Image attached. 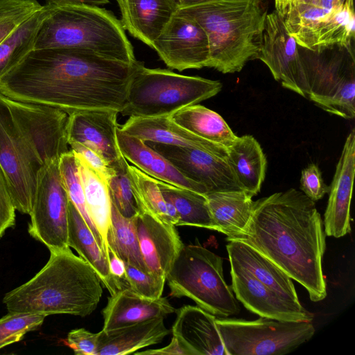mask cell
Masks as SVG:
<instances>
[{"label":"cell","instance_id":"obj_2","mask_svg":"<svg viewBox=\"0 0 355 355\" xmlns=\"http://www.w3.org/2000/svg\"><path fill=\"white\" fill-rule=\"evenodd\" d=\"M226 240L241 241L260 252L302 284L311 301L326 297L323 220L315 202L303 192L290 189L257 200L245 229Z\"/></svg>","mask_w":355,"mask_h":355},{"label":"cell","instance_id":"obj_4","mask_svg":"<svg viewBox=\"0 0 355 355\" xmlns=\"http://www.w3.org/2000/svg\"><path fill=\"white\" fill-rule=\"evenodd\" d=\"M103 294L94 269L69 249L50 252L45 266L29 281L7 293L8 312L69 314L85 317L94 312Z\"/></svg>","mask_w":355,"mask_h":355},{"label":"cell","instance_id":"obj_31","mask_svg":"<svg viewBox=\"0 0 355 355\" xmlns=\"http://www.w3.org/2000/svg\"><path fill=\"white\" fill-rule=\"evenodd\" d=\"M169 117L195 135L226 148L237 137L220 115L199 104L183 107Z\"/></svg>","mask_w":355,"mask_h":355},{"label":"cell","instance_id":"obj_33","mask_svg":"<svg viewBox=\"0 0 355 355\" xmlns=\"http://www.w3.org/2000/svg\"><path fill=\"white\" fill-rule=\"evenodd\" d=\"M156 180L164 198L168 199L179 214L177 226H193L216 230L205 194Z\"/></svg>","mask_w":355,"mask_h":355},{"label":"cell","instance_id":"obj_3","mask_svg":"<svg viewBox=\"0 0 355 355\" xmlns=\"http://www.w3.org/2000/svg\"><path fill=\"white\" fill-rule=\"evenodd\" d=\"M68 119L63 110L0 92V166L19 212H31L40 168L70 150Z\"/></svg>","mask_w":355,"mask_h":355},{"label":"cell","instance_id":"obj_24","mask_svg":"<svg viewBox=\"0 0 355 355\" xmlns=\"http://www.w3.org/2000/svg\"><path fill=\"white\" fill-rule=\"evenodd\" d=\"M121 23L133 37L153 44L177 10L173 0H116Z\"/></svg>","mask_w":355,"mask_h":355},{"label":"cell","instance_id":"obj_15","mask_svg":"<svg viewBox=\"0 0 355 355\" xmlns=\"http://www.w3.org/2000/svg\"><path fill=\"white\" fill-rule=\"evenodd\" d=\"M146 143L168 159L185 177L203 186L207 193L242 190L227 157L196 148L150 141Z\"/></svg>","mask_w":355,"mask_h":355},{"label":"cell","instance_id":"obj_36","mask_svg":"<svg viewBox=\"0 0 355 355\" xmlns=\"http://www.w3.org/2000/svg\"><path fill=\"white\" fill-rule=\"evenodd\" d=\"M59 169L69 200L73 204L89 226L99 247L103 251V243L101 236L92 221L87 209L76 157L71 149L68 153L60 157L59 160Z\"/></svg>","mask_w":355,"mask_h":355},{"label":"cell","instance_id":"obj_48","mask_svg":"<svg viewBox=\"0 0 355 355\" xmlns=\"http://www.w3.org/2000/svg\"><path fill=\"white\" fill-rule=\"evenodd\" d=\"M46 3L62 4H85L93 6H99L107 4L109 0H46Z\"/></svg>","mask_w":355,"mask_h":355},{"label":"cell","instance_id":"obj_42","mask_svg":"<svg viewBox=\"0 0 355 355\" xmlns=\"http://www.w3.org/2000/svg\"><path fill=\"white\" fill-rule=\"evenodd\" d=\"M98 333H92L84 328L70 331L64 343L76 355H96Z\"/></svg>","mask_w":355,"mask_h":355},{"label":"cell","instance_id":"obj_5","mask_svg":"<svg viewBox=\"0 0 355 355\" xmlns=\"http://www.w3.org/2000/svg\"><path fill=\"white\" fill-rule=\"evenodd\" d=\"M175 13L193 19L205 31L208 67L232 73L256 59L268 14L263 0H216Z\"/></svg>","mask_w":355,"mask_h":355},{"label":"cell","instance_id":"obj_38","mask_svg":"<svg viewBox=\"0 0 355 355\" xmlns=\"http://www.w3.org/2000/svg\"><path fill=\"white\" fill-rule=\"evenodd\" d=\"M42 7L36 0H0V44Z\"/></svg>","mask_w":355,"mask_h":355},{"label":"cell","instance_id":"obj_10","mask_svg":"<svg viewBox=\"0 0 355 355\" xmlns=\"http://www.w3.org/2000/svg\"><path fill=\"white\" fill-rule=\"evenodd\" d=\"M226 355H282L309 340L312 321H287L261 317L255 320L216 319Z\"/></svg>","mask_w":355,"mask_h":355},{"label":"cell","instance_id":"obj_50","mask_svg":"<svg viewBox=\"0 0 355 355\" xmlns=\"http://www.w3.org/2000/svg\"><path fill=\"white\" fill-rule=\"evenodd\" d=\"M320 0H313V3L315 5H318Z\"/></svg>","mask_w":355,"mask_h":355},{"label":"cell","instance_id":"obj_19","mask_svg":"<svg viewBox=\"0 0 355 355\" xmlns=\"http://www.w3.org/2000/svg\"><path fill=\"white\" fill-rule=\"evenodd\" d=\"M355 173V130L348 135L329 186L324 214L326 236L340 238L351 232L350 205Z\"/></svg>","mask_w":355,"mask_h":355},{"label":"cell","instance_id":"obj_20","mask_svg":"<svg viewBox=\"0 0 355 355\" xmlns=\"http://www.w3.org/2000/svg\"><path fill=\"white\" fill-rule=\"evenodd\" d=\"M175 313L173 336L193 355H226L214 315L191 305L182 306Z\"/></svg>","mask_w":355,"mask_h":355},{"label":"cell","instance_id":"obj_47","mask_svg":"<svg viewBox=\"0 0 355 355\" xmlns=\"http://www.w3.org/2000/svg\"><path fill=\"white\" fill-rule=\"evenodd\" d=\"M309 3H313V0H275V8L282 17L289 9L301 4Z\"/></svg>","mask_w":355,"mask_h":355},{"label":"cell","instance_id":"obj_7","mask_svg":"<svg viewBox=\"0 0 355 355\" xmlns=\"http://www.w3.org/2000/svg\"><path fill=\"white\" fill-rule=\"evenodd\" d=\"M222 84L162 69H149L139 63L130 82L123 116H168L178 110L209 98Z\"/></svg>","mask_w":355,"mask_h":355},{"label":"cell","instance_id":"obj_30","mask_svg":"<svg viewBox=\"0 0 355 355\" xmlns=\"http://www.w3.org/2000/svg\"><path fill=\"white\" fill-rule=\"evenodd\" d=\"M74 155L77 160L87 209L101 236L103 252L109 262L107 234L111 223L112 201L107 183L80 157Z\"/></svg>","mask_w":355,"mask_h":355},{"label":"cell","instance_id":"obj_1","mask_svg":"<svg viewBox=\"0 0 355 355\" xmlns=\"http://www.w3.org/2000/svg\"><path fill=\"white\" fill-rule=\"evenodd\" d=\"M140 62L128 63L80 49H33L0 79V92L70 114L120 113Z\"/></svg>","mask_w":355,"mask_h":355},{"label":"cell","instance_id":"obj_43","mask_svg":"<svg viewBox=\"0 0 355 355\" xmlns=\"http://www.w3.org/2000/svg\"><path fill=\"white\" fill-rule=\"evenodd\" d=\"M15 211L6 177L0 166V239L15 225Z\"/></svg>","mask_w":355,"mask_h":355},{"label":"cell","instance_id":"obj_40","mask_svg":"<svg viewBox=\"0 0 355 355\" xmlns=\"http://www.w3.org/2000/svg\"><path fill=\"white\" fill-rule=\"evenodd\" d=\"M125 266V281L134 292L153 300L162 297L166 279L144 272L128 263Z\"/></svg>","mask_w":355,"mask_h":355},{"label":"cell","instance_id":"obj_27","mask_svg":"<svg viewBox=\"0 0 355 355\" xmlns=\"http://www.w3.org/2000/svg\"><path fill=\"white\" fill-rule=\"evenodd\" d=\"M68 245L73 248L95 271L110 295L125 288L111 275L109 262L83 218L69 200Z\"/></svg>","mask_w":355,"mask_h":355},{"label":"cell","instance_id":"obj_13","mask_svg":"<svg viewBox=\"0 0 355 355\" xmlns=\"http://www.w3.org/2000/svg\"><path fill=\"white\" fill-rule=\"evenodd\" d=\"M256 59L268 67L274 78L284 87L306 98L300 49L275 10L267 14Z\"/></svg>","mask_w":355,"mask_h":355},{"label":"cell","instance_id":"obj_23","mask_svg":"<svg viewBox=\"0 0 355 355\" xmlns=\"http://www.w3.org/2000/svg\"><path fill=\"white\" fill-rule=\"evenodd\" d=\"M119 150L127 161L148 175L171 184L188 189L202 194L206 189L182 175L168 159L141 139L116 130Z\"/></svg>","mask_w":355,"mask_h":355},{"label":"cell","instance_id":"obj_29","mask_svg":"<svg viewBox=\"0 0 355 355\" xmlns=\"http://www.w3.org/2000/svg\"><path fill=\"white\" fill-rule=\"evenodd\" d=\"M218 231L232 238L249 223L254 207L252 196L242 190L210 192L205 194Z\"/></svg>","mask_w":355,"mask_h":355},{"label":"cell","instance_id":"obj_34","mask_svg":"<svg viewBox=\"0 0 355 355\" xmlns=\"http://www.w3.org/2000/svg\"><path fill=\"white\" fill-rule=\"evenodd\" d=\"M111 223L107 231L109 250L124 262L148 272L143 259L136 232L135 216H123L112 203Z\"/></svg>","mask_w":355,"mask_h":355},{"label":"cell","instance_id":"obj_16","mask_svg":"<svg viewBox=\"0 0 355 355\" xmlns=\"http://www.w3.org/2000/svg\"><path fill=\"white\" fill-rule=\"evenodd\" d=\"M118 112L87 110L69 114L67 140L81 144L98 153L115 169L127 166L116 139Z\"/></svg>","mask_w":355,"mask_h":355},{"label":"cell","instance_id":"obj_21","mask_svg":"<svg viewBox=\"0 0 355 355\" xmlns=\"http://www.w3.org/2000/svg\"><path fill=\"white\" fill-rule=\"evenodd\" d=\"M175 311L166 297L146 298L125 287L108 298L102 311V330L109 331L155 318H165Z\"/></svg>","mask_w":355,"mask_h":355},{"label":"cell","instance_id":"obj_22","mask_svg":"<svg viewBox=\"0 0 355 355\" xmlns=\"http://www.w3.org/2000/svg\"><path fill=\"white\" fill-rule=\"evenodd\" d=\"M125 133L147 142L199 148L223 157H227L225 147L209 141L174 123L168 116H130L119 127Z\"/></svg>","mask_w":355,"mask_h":355},{"label":"cell","instance_id":"obj_49","mask_svg":"<svg viewBox=\"0 0 355 355\" xmlns=\"http://www.w3.org/2000/svg\"><path fill=\"white\" fill-rule=\"evenodd\" d=\"M177 10L184 9L189 7L199 6L216 0H173Z\"/></svg>","mask_w":355,"mask_h":355},{"label":"cell","instance_id":"obj_37","mask_svg":"<svg viewBox=\"0 0 355 355\" xmlns=\"http://www.w3.org/2000/svg\"><path fill=\"white\" fill-rule=\"evenodd\" d=\"M46 315L27 312H8L0 318V349L21 340L42 324Z\"/></svg>","mask_w":355,"mask_h":355},{"label":"cell","instance_id":"obj_46","mask_svg":"<svg viewBox=\"0 0 355 355\" xmlns=\"http://www.w3.org/2000/svg\"><path fill=\"white\" fill-rule=\"evenodd\" d=\"M109 268L111 275L116 281L120 282L125 287H128L126 284H127L125 281V263L121 258H119L114 252L110 250H109Z\"/></svg>","mask_w":355,"mask_h":355},{"label":"cell","instance_id":"obj_32","mask_svg":"<svg viewBox=\"0 0 355 355\" xmlns=\"http://www.w3.org/2000/svg\"><path fill=\"white\" fill-rule=\"evenodd\" d=\"M58 5L42 6L0 44V79L34 49L42 24Z\"/></svg>","mask_w":355,"mask_h":355},{"label":"cell","instance_id":"obj_39","mask_svg":"<svg viewBox=\"0 0 355 355\" xmlns=\"http://www.w3.org/2000/svg\"><path fill=\"white\" fill-rule=\"evenodd\" d=\"M128 166L115 168V173L107 180L112 203L125 217L131 218L139 212L128 178Z\"/></svg>","mask_w":355,"mask_h":355},{"label":"cell","instance_id":"obj_18","mask_svg":"<svg viewBox=\"0 0 355 355\" xmlns=\"http://www.w3.org/2000/svg\"><path fill=\"white\" fill-rule=\"evenodd\" d=\"M135 223L141 253L148 272L166 279L184 245L175 226L139 211L135 217Z\"/></svg>","mask_w":355,"mask_h":355},{"label":"cell","instance_id":"obj_44","mask_svg":"<svg viewBox=\"0 0 355 355\" xmlns=\"http://www.w3.org/2000/svg\"><path fill=\"white\" fill-rule=\"evenodd\" d=\"M69 146L74 154L80 157L107 183V180L114 174L115 170L98 153L79 143L70 142Z\"/></svg>","mask_w":355,"mask_h":355},{"label":"cell","instance_id":"obj_35","mask_svg":"<svg viewBox=\"0 0 355 355\" xmlns=\"http://www.w3.org/2000/svg\"><path fill=\"white\" fill-rule=\"evenodd\" d=\"M127 172L139 211L170 223L166 200L156 180L135 166L128 164Z\"/></svg>","mask_w":355,"mask_h":355},{"label":"cell","instance_id":"obj_28","mask_svg":"<svg viewBox=\"0 0 355 355\" xmlns=\"http://www.w3.org/2000/svg\"><path fill=\"white\" fill-rule=\"evenodd\" d=\"M227 161L241 189L256 196L264 180L267 161L263 150L252 135L236 138L227 148Z\"/></svg>","mask_w":355,"mask_h":355},{"label":"cell","instance_id":"obj_12","mask_svg":"<svg viewBox=\"0 0 355 355\" xmlns=\"http://www.w3.org/2000/svg\"><path fill=\"white\" fill-rule=\"evenodd\" d=\"M59 160L47 162L37 174L28 233L50 252L69 249L68 214L69 198L62 182Z\"/></svg>","mask_w":355,"mask_h":355},{"label":"cell","instance_id":"obj_45","mask_svg":"<svg viewBox=\"0 0 355 355\" xmlns=\"http://www.w3.org/2000/svg\"><path fill=\"white\" fill-rule=\"evenodd\" d=\"M134 354L139 355H193L192 353L186 348L180 340L173 336L171 343L166 347L155 349H148L143 352H135Z\"/></svg>","mask_w":355,"mask_h":355},{"label":"cell","instance_id":"obj_6","mask_svg":"<svg viewBox=\"0 0 355 355\" xmlns=\"http://www.w3.org/2000/svg\"><path fill=\"white\" fill-rule=\"evenodd\" d=\"M80 49L135 63L133 47L112 12L85 4L58 5L42 24L34 49Z\"/></svg>","mask_w":355,"mask_h":355},{"label":"cell","instance_id":"obj_8","mask_svg":"<svg viewBox=\"0 0 355 355\" xmlns=\"http://www.w3.org/2000/svg\"><path fill=\"white\" fill-rule=\"evenodd\" d=\"M166 281L171 297L190 298L215 317L225 318L240 311L225 281L223 259L198 243L183 246Z\"/></svg>","mask_w":355,"mask_h":355},{"label":"cell","instance_id":"obj_26","mask_svg":"<svg viewBox=\"0 0 355 355\" xmlns=\"http://www.w3.org/2000/svg\"><path fill=\"white\" fill-rule=\"evenodd\" d=\"M230 263L285 297L299 302L292 279L268 258L250 245L230 241L226 245Z\"/></svg>","mask_w":355,"mask_h":355},{"label":"cell","instance_id":"obj_25","mask_svg":"<svg viewBox=\"0 0 355 355\" xmlns=\"http://www.w3.org/2000/svg\"><path fill=\"white\" fill-rule=\"evenodd\" d=\"M164 318H155L109 331L98 332L96 355H125L161 343L171 332Z\"/></svg>","mask_w":355,"mask_h":355},{"label":"cell","instance_id":"obj_17","mask_svg":"<svg viewBox=\"0 0 355 355\" xmlns=\"http://www.w3.org/2000/svg\"><path fill=\"white\" fill-rule=\"evenodd\" d=\"M231 288L236 298L251 312L287 321H312L313 316L299 302L285 297L249 273L230 264Z\"/></svg>","mask_w":355,"mask_h":355},{"label":"cell","instance_id":"obj_11","mask_svg":"<svg viewBox=\"0 0 355 355\" xmlns=\"http://www.w3.org/2000/svg\"><path fill=\"white\" fill-rule=\"evenodd\" d=\"M282 18L290 35L303 49L353 47L354 0H347L330 9L313 3L301 4L287 10Z\"/></svg>","mask_w":355,"mask_h":355},{"label":"cell","instance_id":"obj_9","mask_svg":"<svg viewBox=\"0 0 355 355\" xmlns=\"http://www.w3.org/2000/svg\"><path fill=\"white\" fill-rule=\"evenodd\" d=\"M306 98L324 110L346 119L355 116L354 47L333 46L300 51Z\"/></svg>","mask_w":355,"mask_h":355},{"label":"cell","instance_id":"obj_41","mask_svg":"<svg viewBox=\"0 0 355 355\" xmlns=\"http://www.w3.org/2000/svg\"><path fill=\"white\" fill-rule=\"evenodd\" d=\"M329 188L324 182L321 172L315 164H310L302 171L300 189L313 202L322 198L329 193Z\"/></svg>","mask_w":355,"mask_h":355},{"label":"cell","instance_id":"obj_14","mask_svg":"<svg viewBox=\"0 0 355 355\" xmlns=\"http://www.w3.org/2000/svg\"><path fill=\"white\" fill-rule=\"evenodd\" d=\"M153 49L171 69L182 71L209 67V45L205 31L193 19L175 12Z\"/></svg>","mask_w":355,"mask_h":355}]
</instances>
